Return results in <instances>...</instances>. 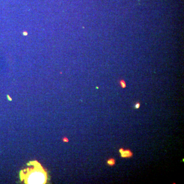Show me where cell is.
I'll return each instance as SVG.
<instances>
[{"mask_svg":"<svg viewBox=\"0 0 184 184\" xmlns=\"http://www.w3.org/2000/svg\"><path fill=\"white\" fill-rule=\"evenodd\" d=\"M32 168H28L25 172L21 171L20 176L22 181H24L26 184H43L47 182V172L42 166L37 162H30Z\"/></svg>","mask_w":184,"mask_h":184,"instance_id":"6da1fadb","label":"cell"},{"mask_svg":"<svg viewBox=\"0 0 184 184\" xmlns=\"http://www.w3.org/2000/svg\"><path fill=\"white\" fill-rule=\"evenodd\" d=\"M119 152L122 158H131L134 155V153L129 149H124L123 148H120L119 149Z\"/></svg>","mask_w":184,"mask_h":184,"instance_id":"7a4b0ae2","label":"cell"},{"mask_svg":"<svg viewBox=\"0 0 184 184\" xmlns=\"http://www.w3.org/2000/svg\"><path fill=\"white\" fill-rule=\"evenodd\" d=\"M116 162L115 158H111L107 160V164L110 166H113L116 164Z\"/></svg>","mask_w":184,"mask_h":184,"instance_id":"3957f363","label":"cell"},{"mask_svg":"<svg viewBox=\"0 0 184 184\" xmlns=\"http://www.w3.org/2000/svg\"><path fill=\"white\" fill-rule=\"evenodd\" d=\"M119 83L120 85L121 86V87L123 88V89L126 87V83H125V81L123 79H121V80L119 81Z\"/></svg>","mask_w":184,"mask_h":184,"instance_id":"277c9868","label":"cell"},{"mask_svg":"<svg viewBox=\"0 0 184 184\" xmlns=\"http://www.w3.org/2000/svg\"><path fill=\"white\" fill-rule=\"evenodd\" d=\"M141 104L140 102H137L135 105V109H139L140 107Z\"/></svg>","mask_w":184,"mask_h":184,"instance_id":"5b68a950","label":"cell"}]
</instances>
